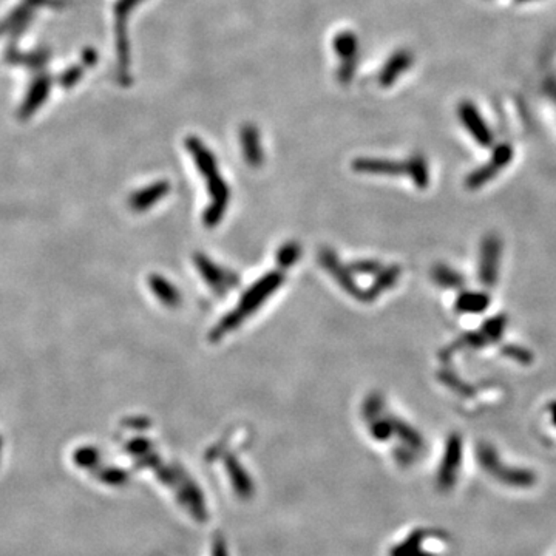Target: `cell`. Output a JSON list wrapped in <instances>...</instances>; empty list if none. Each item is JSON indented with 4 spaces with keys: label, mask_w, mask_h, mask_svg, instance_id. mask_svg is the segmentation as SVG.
Returning <instances> with one entry per match:
<instances>
[{
    "label": "cell",
    "mask_w": 556,
    "mask_h": 556,
    "mask_svg": "<svg viewBox=\"0 0 556 556\" xmlns=\"http://www.w3.org/2000/svg\"><path fill=\"white\" fill-rule=\"evenodd\" d=\"M281 283H283V274L278 272V270L269 272L265 277H261L260 280H256L252 286L245 292L243 297H241L237 308L227 314V316L213 327L209 339L212 341H218L223 339L226 334L237 330V327L245 322L246 317L252 316V314L268 300L269 295H272L274 292L281 286Z\"/></svg>",
    "instance_id": "6da1fadb"
},
{
    "label": "cell",
    "mask_w": 556,
    "mask_h": 556,
    "mask_svg": "<svg viewBox=\"0 0 556 556\" xmlns=\"http://www.w3.org/2000/svg\"><path fill=\"white\" fill-rule=\"evenodd\" d=\"M477 459L491 476H495L497 481H501L505 486L527 488L534 486V482H536V474L530 472V470L505 467L499 459L497 451L488 444H481L477 448Z\"/></svg>",
    "instance_id": "7a4b0ae2"
},
{
    "label": "cell",
    "mask_w": 556,
    "mask_h": 556,
    "mask_svg": "<svg viewBox=\"0 0 556 556\" xmlns=\"http://www.w3.org/2000/svg\"><path fill=\"white\" fill-rule=\"evenodd\" d=\"M513 155H515V152H513V147L509 142H501V144L495 146L488 162L477 167L467 176L465 187L468 190H477L484 187L487 183L496 178L501 170L509 166L513 160Z\"/></svg>",
    "instance_id": "3957f363"
},
{
    "label": "cell",
    "mask_w": 556,
    "mask_h": 556,
    "mask_svg": "<svg viewBox=\"0 0 556 556\" xmlns=\"http://www.w3.org/2000/svg\"><path fill=\"white\" fill-rule=\"evenodd\" d=\"M502 240L497 233H488L484 237L479 249V265L477 277L484 286L491 288L497 283L499 268H501Z\"/></svg>",
    "instance_id": "277c9868"
},
{
    "label": "cell",
    "mask_w": 556,
    "mask_h": 556,
    "mask_svg": "<svg viewBox=\"0 0 556 556\" xmlns=\"http://www.w3.org/2000/svg\"><path fill=\"white\" fill-rule=\"evenodd\" d=\"M332 47L336 49L341 63L339 68V81L341 84H349L354 77L355 67H357L359 58V40L353 31H340L334 38Z\"/></svg>",
    "instance_id": "5b68a950"
},
{
    "label": "cell",
    "mask_w": 556,
    "mask_h": 556,
    "mask_svg": "<svg viewBox=\"0 0 556 556\" xmlns=\"http://www.w3.org/2000/svg\"><path fill=\"white\" fill-rule=\"evenodd\" d=\"M458 115L462 125L465 127V130L470 133L477 144L482 147H490L493 144V133H491L486 119L482 118L481 111L477 107L470 101H462L458 107Z\"/></svg>",
    "instance_id": "8992f818"
},
{
    "label": "cell",
    "mask_w": 556,
    "mask_h": 556,
    "mask_svg": "<svg viewBox=\"0 0 556 556\" xmlns=\"http://www.w3.org/2000/svg\"><path fill=\"white\" fill-rule=\"evenodd\" d=\"M195 265L199 270V274L204 278V281L208 283V286L217 292L218 295H224L227 291L235 288L238 284L237 275L231 274L229 270L221 269L218 265H215L212 260H209L208 256L203 254L195 255Z\"/></svg>",
    "instance_id": "52a82bcc"
},
{
    "label": "cell",
    "mask_w": 556,
    "mask_h": 556,
    "mask_svg": "<svg viewBox=\"0 0 556 556\" xmlns=\"http://www.w3.org/2000/svg\"><path fill=\"white\" fill-rule=\"evenodd\" d=\"M318 258L327 272L336 278V281L340 284L341 289H345L348 294H351L354 298L363 302V291H360L357 284H355V280L351 275V270L341 265L340 260L337 258V255L334 254L331 249H322Z\"/></svg>",
    "instance_id": "ba28073f"
},
{
    "label": "cell",
    "mask_w": 556,
    "mask_h": 556,
    "mask_svg": "<svg viewBox=\"0 0 556 556\" xmlns=\"http://www.w3.org/2000/svg\"><path fill=\"white\" fill-rule=\"evenodd\" d=\"M240 144H241V152L246 162L251 167H260L265 160V155H263V147H261V138L260 132L254 124H245L240 130Z\"/></svg>",
    "instance_id": "9c48e42d"
},
{
    "label": "cell",
    "mask_w": 556,
    "mask_h": 556,
    "mask_svg": "<svg viewBox=\"0 0 556 556\" xmlns=\"http://www.w3.org/2000/svg\"><path fill=\"white\" fill-rule=\"evenodd\" d=\"M462 461V439L458 434H451L447 440V448L444 454V462H442L440 467V484L445 487H450L456 472L461 465Z\"/></svg>",
    "instance_id": "30bf717a"
},
{
    "label": "cell",
    "mask_w": 556,
    "mask_h": 556,
    "mask_svg": "<svg viewBox=\"0 0 556 556\" xmlns=\"http://www.w3.org/2000/svg\"><path fill=\"white\" fill-rule=\"evenodd\" d=\"M355 172L369 175H385V176H401L406 175V166L402 162L379 158H357L353 162Z\"/></svg>",
    "instance_id": "8fae6325"
},
{
    "label": "cell",
    "mask_w": 556,
    "mask_h": 556,
    "mask_svg": "<svg viewBox=\"0 0 556 556\" xmlns=\"http://www.w3.org/2000/svg\"><path fill=\"white\" fill-rule=\"evenodd\" d=\"M412 65V54L411 52H406V49H399L388 62L385 63V67L380 70L379 73V84L380 87H389L393 85L405 70H408Z\"/></svg>",
    "instance_id": "7c38bea8"
},
{
    "label": "cell",
    "mask_w": 556,
    "mask_h": 556,
    "mask_svg": "<svg viewBox=\"0 0 556 556\" xmlns=\"http://www.w3.org/2000/svg\"><path fill=\"white\" fill-rule=\"evenodd\" d=\"M490 295L487 292L465 291L456 298V311L462 314H482L490 306Z\"/></svg>",
    "instance_id": "4fadbf2b"
},
{
    "label": "cell",
    "mask_w": 556,
    "mask_h": 556,
    "mask_svg": "<svg viewBox=\"0 0 556 556\" xmlns=\"http://www.w3.org/2000/svg\"><path fill=\"white\" fill-rule=\"evenodd\" d=\"M399 277H401V268L399 266H389L383 269L376 277V280L368 291H363V302H373L383 292H387L397 283Z\"/></svg>",
    "instance_id": "5bb4252c"
},
{
    "label": "cell",
    "mask_w": 556,
    "mask_h": 556,
    "mask_svg": "<svg viewBox=\"0 0 556 556\" xmlns=\"http://www.w3.org/2000/svg\"><path fill=\"white\" fill-rule=\"evenodd\" d=\"M406 175H408L417 189H426L430 184V170L426 160L422 155H412L411 158L405 162Z\"/></svg>",
    "instance_id": "9a60e30c"
},
{
    "label": "cell",
    "mask_w": 556,
    "mask_h": 556,
    "mask_svg": "<svg viewBox=\"0 0 556 556\" xmlns=\"http://www.w3.org/2000/svg\"><path fill=\"white\" fill-rule=\"evenodd\" d=\"M431 277L434 283L444 289H461L463 288V284H465V278H463V275H461L458 270H454L453 268L445 265L434 266V269L431 270Z\"/></svg>",
    "instance_id": "2e32d148"
},
{
    "label": "cell",
    "mask_w": 556,
    "mask_h": 556,
    "mask_svg": "<svg viewBox=\"0 0 556 556\" xmlns=\"http://www.w3.org/2000/svg\"><path fill=\"white\" fill-rule=\"evenodd\" d=\"M509 318L504 316V314H497V316L488 318L486 323L481 327V334L484 339L487 340V343H497L499 340L502 339L505 327H507Z\"/></svg>",
    "instance_id": "e0dca14e"
},
{
    "label": "cell",
    "mask_w": 556,
    "mask_h": 556,
    "mask_svg": "<svg viewBox=\"0 0 556 556\" xmlns=\"http://www.w3.org/2000/svg\"><path fill=\"white\" fill-rule=\"evenodd\" d=\"M152 288L155 291V294L160 297V300H162L169 306H176L181 302V295H180V292H178V289L161 277L152 278Z\"/></svg>",
    "instance_id": "ac0fdd59"
},
{
    "label": "cell",
    "mask_w": 556,
    "mask_h": 556,
    "mask_svg": "<svg viewBox=\"0 0 556 556\" xmlns=\"http://www.w3.org/2000/svg\"><path fill=\"white\" fill-rule=\"evenodd\" d=\"M487 340L484 339V336L481 334V331H473V332H467L463 334V336L456 341V343L451 345V348H448L447 351H444V355H450L456 351H459V349H481L484 346H487Z\"/></svg>",
    "instance_id": "d6986e66"
},
{
    "label": "cell",
    "mask_w": 556,
    "mask_h": 556,
    "mask_svg": "<svg viewBox=\"0 0 556 556\" xmlns=\"http://www.w3.org/2000/svg\"><path fill=\"white\" fill-rule=\"evenodd\" d=\"M501 354L504 357H507L513 362L519 363V365L529 366L533 363V353L530 349H527L525 346L515 345V343H507L501 346Z\"/></svg>",
    "instance_id": "ffe728a7"
},
{
    "label": "cell",
    "mask_w": 556,
    "mask_h": 556,
    "mask_svg": "<svg viewBox=\"0 0 556 556\" xmlns=\"http://www.w3.org/2000/svg\"><path fill=\"white\" fill-rule=\"evenodd\" d=\"M439 379L444 382L448 388H451L456 393L462 394L463 397H470L474 394V388L472 385L463 382L459 376H456L451 371H440Z\"/></svg>",
    "instance_id": "44dd1931"
},
{
    "label": "cell",
    "mask_w": 556,
    "mask_h": 556,
    "mask_svg": "<svg viewBox=\"0 0 556 556\" xmlns=\"http://www.w3.org/2000/svg\"><path fill=\"white\" fill-rule=\"evenodd\" d=\"M302 254V249L297 243H286L280 247V251L277 252V265L281 269L291 268L295 261H298Z\"/></svg>",
    "instance_id": "7402d4cb"
},
{
    "label": "cell",
    "mask_w": 556,
    "mask_h": 556,
    "mask_svg": "<svg viewBox=\"0 0 556 556\" xmlns=\"http://www.w3.org/2000/svg\"><path fill=\"white\" fill-rule=\"evenodd\" d=\"M169 190V184L167 183H160V184H155L152 185L150 189H146L142 194H139L138 199H137V206L138 208H147V206L153 204L155 201H158L161 196H164L167 194Z\"/></svg>",
    "instance_id": "603a6c76"
},
{
    "label": "cell",
    "mask_w": 556,
    "mask_h": 556,
    "mask_svg": "<svg viewBox=\"0 0 556 556\" xmlns=\"http://www.w3.org/2000/svg\"><path fill=\"white\" fill-rule=\"evenodd\" d=\"M349 270H351V272L371 275V274L380 272L382 265H380L379 261H376V260H359V261H355V263H353L351 266H349Z\"/></svg>",
    "instance_id": "cb8c5ba5"
},
{
    "label": "cell",
    "mask_w": 556,
    "mask_h": 556,
    "mask_svg": "<svg viewBox=\"0 0 556 556\" xmlns=\"http://www.w3.org/2000/svg\"><path fill=\"white\" fill-rule=\"evenodd\" d=\"M382 406V397L379 394H371L365 402V412L368 416H374L376 412H379Z\"/></svg>",
    "instance_id": "d4e9b609"
},
{
    "label": "cell",
    "mask_w": 556,
    "mask_h": 556,
    "mask_svg": "<svg viewBox=\"0 0 556 556\" xmlns=\"http://www.w3.org/2000/svg\"><path fill=\"white\" fill-rule=\"evenodd\" d=\"M374 434L380 439H387L389 436V425L385 422H376L374 424Z\"/></svg>",
    "instance_id": "484cf974"
},
{
    "label": "cell",
    "mask_w": 556,
    "mask_h": 556,
    "mask_svg": "<svg viewBox=\"0 0 556 556\" xmlns=\"http://www.w3.org/2000/svg\"><path fill=\"white\" fill-rule=\"evenodd\" d=\"M548 412H550V419H552V424L556 426V401L548 403Z\"/></svg>",
    "instance_id": "4316f807"
},
{
    "label": "cell",
    "mask_w": 556,
    "mask_h": 556,
    "mask_svg": "<svg viewBox=\"0 0 556 556\" xmlns=\"http://www.w3.org/2000/svg\"><path fill=\"white\" fill-rule=\"evenodd\" d=\"M529 2H534V0H515V3H529Z\"/></svg>",
    "instance_id": "83f0119b"
}]
</instances>
